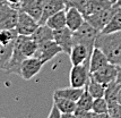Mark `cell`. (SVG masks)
Returning <instances> with one entry per match:
<instances>
[{
    "label": "cell",
    "mask_w": 121,
    "mask_h": 118,
    "mask_svg": "<svg viewBox=\"0 0 121 118\" xmlns=\"http://www.w3.org/2000/svg\"><path fill=\"white\" fill-rule=\"evenodd\" d=\"M37 43L33 40L31 35H21L16 38L14 43V50L13 56L7 66V73L8 74H15L21 75V66L23 61L26 58L33 57L37 50ZM5 70V72H6Z\"/></svg>",
    "instance_id": "6da1fadb"
},
{
    "label": "cell",
    "mask_w": 121,
    "mask_h": 118,
    "mask_svg": "<svg viewBox=\"0 0 121 118\" xmlns=\"http://www.w3.org/2000/svg\"><path fill=\"white\" fill-rule=\"evenodd\" d=\"M95 47L105 54L111 64L121 67V31L114 33L100 32L95 41Z\"/></svg>",
    "instance_id": "7a4b0ae2"
},
{
    "label": "cell",
    "mask_w": 121,
    "mask_h": 118,
    "mask_svg": "<svg viewBox=\"0 0 121 118\" xmlns=\"http://www.w3.org/2000/svg\"><path fill=\"white\" fill-rule=\"evenodd\" d=\"M99 33H100V31L97 28H95L92 24H90L87 21H85L84 24L77 31L74 32V44H77V43L85 44L91 50H93Z\"/></svg>",
    "instance_id": "3957f363"
},
{
    "label": "cell",
    "mask_w": 121,
    "mask_h": 118,
    "mask_svg": "<svg viewBox=\"0 0 121 118\" xmlns=\"http://www.w3.org/2000/svg\"><path fill=\"white\" fill-rule=\"evenodd\" d=\"M90 60L87 59L84 64L75 65L71 67L69 73V82L70 85L75 87H85L90 81L91 70H90Z\"/></svg>",
    "instance_id": "277c9868"
},
{
    "label": "cell",
    "mask_w": 121,
    "mask_h": 118,
    "mask_svg": "<svg viewBox=\"0 0 121 118\" xmlns=\"http://www.w3.org/2000/svg\"><path fill=\"white\" fill-rule=\"evenodd\" d=\"M121 6H119L118 4H113L112 6L101 9V10L96 11L94 14H92L91 16H88L86 18V21L88 22L90 24H92L95 28H97L99 31H102L104 27L106 26V24L110 22V19L112 18V16L117 13V10L120 8Z\"/></svg>",
    "instance_id": "5b68a950"
},
{
    "label": "cell",
    "mask_w": 121,
    "mask_h": 118,
    "mask_svg": "<svg viewBox=\"0 0 121 118\" xmlns=\"http://www.w3.org/2000/svg\"><path fill=\"white\" fill-rule=\"evenodd\" d=\"M19 10L6 0L0 2V28H15Z\"/></svg>",
    "instance_id": "8992f818"
},
{
    "label": "cell",
    "mask_w": 121,
    "mask_h": 118,
    "mask_svg": "<svg viewBox=\"0 0 121 118\" xmlns=\"http://www.w3.org/2000/svg\"><path fill=\"white\" fill-rule=\"evenodd\" d=\"M60 52H62L61 47L54 40H50V41H47L42 44H39L37 50L34 56L37 57L39 59H41L44 64H47L48 61L52 60Z\"/></svg>",
    "instance_id": "52a82bcc"
},
{
    "label": "cell",
    "mask_w": 121,
    "mask_h": 118,
    "mask_svg": "<svg viewBox=\"0 0 121 118\" xmlns=\"http://www.w3.org/2000/svg\"><path fill=\"white\" fill-rule=\"evenodd\" d=\"M44 63H43L41 59H39L37 57L33 56V57H30V58H26L23 64L21 66V77L24 78L26 81H30L32 80L34 76H36L42 67L44 66Z\"/></svg>",
    "instance_id": "ba28073f"
},
{
    "label": "cell",
    "mask_w": 121,
    "mask_h": 118,
    "mask_svg": "<svg viewBox=\"0 0 121 118\" xmlns=\"http://www.w3.org/2000/svg\"><path fill=\"white\" fill-rule=\"evenodd\" d=\"M53 40L58 43L62 49V52L69 54L74 47V32L65 26L63 28L53 31Z\"/></svg>",
    "instance_id": "9c48e42d"
},
{
    "label": "cell",
    "mask_w": 121,
    "mask_h": 118,
    "mask_svg": "<svg viewBox=\"0 0 121 118\" xmlns=\"http://www.w3.org/2000/svg\"><path fill=\"white\" fill-rule=\"evenodd\" d=\"M40 25V23L33 18L31 15H28L24 11L19 10V16H18V21L16 24V31L21 35H32L35 32L37 27Z\"/></svg>",
    "instance_id": "30bf717a"
},
{
    "label": "cell",
    "mask_w": 121,
    "mask_h": 118,
    "mask_svg": "<svg viewBox=\"0 0 121 118\" xmlns=\"http://www.w3.org/2000/svg\"><path fill=\"white\" fill-rule=\"evenodd\" d=\"M118 66L114 64H108L106 66L102 67L100 69L95 70L94 73H91L92 76L94 77L97 82H100L104 85H108L109 83L117 81L118 77Z\"/></svg>",
    "instance_id": "8fae6325"
},
{
    "label": "cell",
    "mask_w": 121,
    "mask_h": 118,
    "mask_svg": "<svg viewBox=\"0 0 121 118\" xmlns=\"http://www.w3.org/2000/svg\"><path fill=\"white\" fill-rule=\"evenodd\" d=\"M18 10L26 13L40 22L43 14V0H22Z\"/></svg>",
    "instance_id": "7c38bea8"
},
{
    "label": "cell",
    "mask_w": 121,
    "mask_h": 118,
    "mask_svg": "<svg viewBox=\"0 0 121 118\" xmlns=\"http://www.w3.org/2000/svg\"><path fill=\"white\" fill-rule=\"evenodd\" d=\"M92 51L88 47H86L85 44H74V47L71 49V52L69 54V58H70V63L73 66L75 65H80L84 64L87 59H91V54Z\"/></svg>",
    "instance_id": "4fadbf2b"
},
{
    "label": "cell",
    "mask_w": 121,
    "mask_h": 118,
    "mask_svg": "<svg viewBox=\"0 0 121 118\" xmlns=\"http://www.w3.org/2000/svg\"><path fill=\"white\" fill-rule=\"evenodd\" d=\"M85 19L83 13L77 9V8H67L66 9V23H67V27H69L73 32L77 31L79 27L84 24Z\"/></svg>",
    "instance_id": "5bb4252c"
},
{
    "label": "cell",
    "mask_w": 121,
    "mask_h": 118,
    "mask_svg": "<svg viewBox=\"0 0 121 118\" xmlns=\"http://www.w3.org/2000/svg\"><path fill=\"white\" fill-rule=\"evenodd\" d=\"M62 9H66L62 0H43V14L39 23L45 24L49 17Z\"/></svg>",
    "instance_id": "9a60e30c"
},
{
    "label": "cell",
    "mask_w": 121,
    "mask_h": 118,
    "mask_svg": "<svg viewBox=\"0 0 121 118\" xmlns=\"http://www.w3.org/2000/svg\"><path fill=\"white\" fill-rule=\"evenodd\" d=\"M53 102L62 113V117H74V113L77 108V103L75 101L53 94Z\"/></svg>",
    "instance_id": "2e32d148"
},
{
    "label": "cell",
    "mask_w": 121,
    "mask_h": 118,
    "mask_svg": "<svg viewBox=\"0 0 121 118\" xmlns=\"http://www.w3.org/2000/svg\"><path fill=\"white\" fill-rule=\"evenodd\" d=\"M108 64H110V61H109L108 57L105 56V54L101 49L97 48V47H94L93 51H92V54H91V60H90L91 73H94L95 70L104 67Z\"/></svg>",
    "instance_id": "e0dca14e"
},
{
    "label": "cell",
    "mask_w": 121,
    "mask_h": 118,
    "mask_svg": "<svg viewBox=\"0 0 121 118\" xmlns=\"http://www.w3.org/2000/svg\"><path fill=\"white\" fill-rule=\"evenodd\" d=\"M31 36L39 45V44H42L47 41L53 40V30L50 28L47 24H40L39 27L35 30V32Z\"/></svg>",
    "instance_id": "ac0fdd59"
},
{
    "label": "cell",
    "mask_w": 121,
    "mask_h": 118,
    "mask_svg": "<svg viewBox=\"0 0 121 118\" xmlns=\"http://www.w3.org/2000/svg\"><path fill=\"white\" fill-rule=\"evenodd\" d=\"M84 90H85V87H75V86L70 85V86H68V87H62V89H57V90H54L53 94L77 102L78 99L80 98V95L83 94Z\"/></svg>",
    "instance_id": "d6986e66"
},
{
    "label": "cell",
    "mask_w": 121,
    "mask_h": 118,
    "mask_svg": "<svg viewBox=\"0 0 121 118\" xmlns=\"http://www.w3.org/2000/svg\"><path fill=\"white\" fill-rule=\"evenodd\" d=\"M45 24L50 28H52L53 31L60 30V28H63L65 26H67V23H66V9H62V10L53 14L52 16H50L47 19Z\"/></svg>",
    "instance_id": "ffe728a7"
},
{
    "label": "cell",
    "mask_w": 121,
    "mask_h": 118,
    "mask_svg": "<svg viewBox=\"0 0 121 118\" xmlns=\"http://www.w3.org/2000/svg\"><path fill=\"white\" fill-rule=\"evenodd\" d=\"M85 87H86V90L91 93V95L94 98V99H96V98L104 97L106 85L102 84V83H100V82H97V81L92 76V74H91L90 81H88V83L86 84Z\"/></svg>",
    "instance_id": "44dd1931"
},
{
    "label": "cell",
    "mask_w": 121,
    "mask_h": 118,
    "mask_svg": "<svg viewBox=\"0 0 121 118\" xmlns=\"http://www.w3.org/2000/svg\"><path fill=\"white\" fill-rule=\"evenodd\" d=\"M120 87H121V83L117 82V81H113V82H111V83H109L106 85L104 98H105V100L108 101L109 106L118 102V94H119Z\"/></svg>",
    "instance_id": "7402d4cb"
},
{
    "label": "cell",
    "mask_w": 121,
    "mask_h": 118,
    "mask_svg": "<svg viewBox=\"0 0 121 118\" xmlns=\"http://www.w3.org/2000/svg\"><path fill=\"white\" fill-rule=\"evenodd\" d=\"M92 110H93L95 113H97L99 117L110 118L109 117V113H108V110H109V103H108V101L105 100V98L104 97L94 99Z\"/></svg>",
    "instance_id": "603a6c76"
},
{
    "label": "cell",
    "mask_w": 121,
    "mask_h": 118,
    "mask_svg": "<svg viewBox=\"0 0 121 118\" xmlns=\"http://www.w3.org/2000/svg\"><path fill=\"white\" fill-rule=\"evenodd\" d=\"M121 31V7L117 10V13L112 16L110 22L106 24V26L101 31L102 33H114Z\"/></svg>",
    "instance_id": "cb8c5ba5"
},
{
    "label": "cell",
    "mask_w": 121,
    "mask_h": 118,
    "mask_svg": "<svg viewBox=\"0 0 121 118\" xmlns=\"http://www.w3.org/2000/svg\"><path fill=\"white\" fill-rule=\"evenodd\" d=\"M13 50H14V43L8 45L0 44V70H6L8 63L13 56Z\"/></svg>",
    "instance_id": "d4e9b609"
},
{
    "label": "cell",
    "mask_w": 121,
    "mask_h": 118,
    "mask_svg": "<svg viewBox=\"0 0 121 118\" xmlns=\"http://www.w3.org/2000/svg\"><path fill=\"white\" fill-rule=\"evenodd\" d=\"M18 33L16 28H0V44L8 45L15 43Z\"/></svg>",
    "instance_id": "484cf974"
},
{
    "label": "cell",
    "mask_w": 121,
    "mask_h": 118,
    "mask_svg": "<svg viewBox=\"0 0 121 118\" xmlns=\"http://www.w3.org/2000/svg\"><path fill=\"white\" fill-rule=\"evenodd\" d=\"M93 102H94V98L91 95V93L85 87L83 94L80 95V98L78 99V101L76 102V103H77V108L84 109V110H92Z\"/></svg>",
    "instance_id": "4316f807"
},
{
    "label": "cell",
    "mask_w": 121,
    "mask_h": 118,
    "mask_svg": "<svg viewBox=\"0 0 121 118\" xmlns=\"http://www.w3.org/2000/svg\"><path fill=\"white\" fill-rule=\"evenodd\" d=\"M108 113L110 118H121V103L117 102V103L109 106Z\"/></svg>",
    "instance_id": "83f0119b"
},
{
    "label": "cell",
    "mask_w": 121,
    "mask_h": 118,
    "mask_svg": "<svg viewBox=\"0 0 121 118\" xmlns=\"http://www.w3.org/2000/svg\"><path fill=\"white\" fill-rule=\"evenodd\" d=\"M74 117L90 118V117H99V116L93 110H84V109H80V108H76V110H75V113H74Z\"/></svg>",
    "instance_id": "f1b7e54d"
},
{
    "label": "cell",
    "mask_w": 121,
    "mask_h": 118,
    "mask_svg": "<svg viewBox=\"0 0 121 118\" xmlns=\"http://www.w3.org/2000/svg\"><path fill=\"white\" fill-rule=\"evenodd\" d=\"M63 4H65V8H77V9H80L82 7V4H83V0H62Z\"/></svg>",
    "instance_id": "f546056e"
},
{
    "label": "cell",
    "mask_w": 121,
    "mask_h": 118,
    "mask_svg": "<svg viewBox=\"0 0 121 118\" xmlns=\"http://www.w3.org/2000/svg\"><path fill=\"white\" fill-rule=\"evenodd\" d=\"M48 117L49 118H60L62 117V113L59 110V108L57 107V104L52 102V107H51V110H50V113L48 115Z\"/></svg>",
    "instance_id": "4dcf8cb0"
},
{
    "label": "cell",
    "mask_w": 121,
    "mask_h": 118,
    "mask_svg": "<svg viewBox=\"0 0 121 118\" xmlns=\"http://www.w3.org/2000/svg\"><path fill=\"white\" fill-rule=\"evenodd\" d=\"M8 4H10L11 6H14V7H16L17 9H18V6H19V4H21L22 0H6Z\"/></svg>",
    "instance_id": "1f68e13d"
},
{
    "label": "cell",
    "mask_w": 121,
    "mask_h": 118,
    "mask_svg": "<svg viewBox=\"0 0 121 118\" xmlns=\"http://www.w3.org/2000/svg\"><path fill=\"white\" fill-rule=\"evenodd\" d=\"M117 82L121 83V67L118 68V77H117Z\"/></svg>",
    "instance_id": "d6a6232c"
},
{
    "label": "cell",
    "mask_w": 121,
    "mask_h": 118,
    "mask_svg": "<svg viewBox=\"0 0 121 118\" xmlns=\"http://www.w3.org/2000/svg\"><path fill=\"white\" fill-rule=\"evenodd\" d=\"M118 102L121 103V87H120V90H119V94H118Z\"/></svg>",
    "instance_id": "836d02e7"
},
{
    "label": "cell",
    "mask_w": 121,
    "mask_h": 118,
    "mask_svg": "<svg viewBox=\"0 0 121 118\" xmlns=\"http://www.w3.org/2000/svg\"><path fill=\"white\" fill-rule=\"evenodd\" d=\"M116 2L118 4L119 6H121V0H116Z\"/></svg>",
    "instance_id": "e575fe53"
},
{
    "label": "cell",
    "mask_w": 121,
    "mask_h": 118,
    "mask_svg": "<svg viewBox=\"0 0 121 118\" xmlns=\"http://www.w3.org/2000/svg\"><path fill=\"white\" fill-rule=\"evenodd\" d=\"M111 1H113V2H116V0H111Z\"/></svg>",
    "instance_id": "d590c367"
}]
</instances>
